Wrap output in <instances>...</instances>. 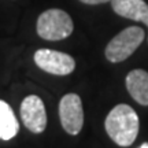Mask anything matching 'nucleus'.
Listing matches in <instances>:
<instances>
[{"label": "nucleus", "instance_id": "nucleus-1", "mask_svg": "<svg viewBox=\"0 0 148 148\" xmlns=\"http://www.w3.org/2000/svg\"><path fill=\"white\" fill-rule=\"evenodd\" d=\"M104 126L114 143L121 147H129L138 134V115L130 106L118 104L108 112Z\"/></svg>", "mask_w": 148, "mask_h": 148}, {"label": "nucleus", "instance_id": "nucleus-2", "mask_svg": "<svg viewBox=\"0 0 148 148\" xmlns=\"http://www.w3.org/2000/svg\"><path fill=\"white\" fill-rule=\"evenodd\" d=\"M37 34L49 41L63 40L73 33V19L63 10L51 8L44 11L37 19Z\"/></svg>", "mask_w": 148, "mask_h": 148}, {"label": "nucleus", "instance_id": "nucleus-3", "mask_svg": "<svg viewBox=\"0 0 148 148\" xmlns=\"http://www.w3.org/2000/svg\"><path fill=\"white\" fill-rule=\"evenodd\" d=\"M145 32L138 26H129L118 33L106 47V58L111 63H119L132 55L144 41Z\"/></svg>", "mask_w": 148, "mask_h": 148}, {"label": "nucleus", "instance_id": "nucleus-4", "mask_svg": "<svg viewBox=\"0 0 148 148\" xmlns=\"http://www.w3.org/2000/svg\"><path fill=\"white\" fill-rule=\"evenodd\" d=\"M59 118L64 132L75 136L84 126V108L82 101L77 93H67L59 103Z\"/></svg>", "mask_w": 148, "mask_h": 148}, {"label": "nucleus", "instance_id": "nucleus-5", "mask_svg": "<svg viewBox=\"0 0 148 148\" xmlns=\"http://www.w3.org/2000/svg\"><path fill=\"white\" fill-rule=\"evenodd\" d=\"M34 63L41 70L55 75H67L75 69V60L70 55L47 48L34 52Z\"/></svg>", "mask_w": 148, "mask_h": 148}, {"label": "nucleus", "instance_id": "nucleus-6", "mask_svg": "<svg viewBox=\"0 0 148 148\" xmlns=\"http://www.w3.org/2000/svg\"><path fill=\"white\" fill-rule=\"evenodd\" d=\"M23 125L33 133H42L47 126V112L42 100L36 95L26 96L21 103Z\"/></svg>", "mask_w": 148, "mask_h": 148}, {"label": "nucleus", "instance_id": "nucleus-7", "mask_svg": "<svg viewBox=\"0 0 148 148\" xmlns=\"http://www.w3.org/2000/svg\"><path fill=\"white\" fill-rule=\"evenodd\" d=\"M111 7L118 15L143 22L148 27V4L144 0H111Z\"/></svg>", "mask_w": 148, "mask_h": 148}, {"label": "nucleus", "instance_id": "nucleus-8", "mask_svg": "<svg viewBox=\"0 0 148 148\" xmlns=\"http://www.w3.org/2000/svg\"><path fill=\"white\" fill-rule=\"evenodd\" d=\"M126 89L141 106H148V73L145 70H132L126 75Z\"/></svg>", "mask_w": 148, "mask_h": 148}, {"label": "nucleus", "instance_id": "nucleus-9", "mask_svg": "<svg viewBox=\"0 0 148 148\" xmlns=\"http://www.w3.org/2000/svg\"><path fill=\"white\" fill-rule=\"evenodd\" d=\"M19 130V123L15 114L4 100H0V138L11 140Z\"/></svg>", "mask_w": 148, "mask_h": 148}, {"label": "nucleus", "instance_id": "nucleus-10", "mask_svg": "<svg viewBox=\"0 0 148 148\" xmlns=\"http://www.w3.org/2000/svg\"><path fill=\"white\" fill-rule=\"evenodd\" d=\"M81 3H85V4H101V3H107V1H111V0H79Z\"/></svg>", "mask_w": 148, "mask_h": 148}, {"label": "nucleus", "instance_id": "nucleus-11", "mask_svg": "<svg viewBox=\"0 0 148 148\" xmlns=\"http://www.w3.org/2000/svg\"><path fill=\"white\" fill-rule=\"evenodd\" d=\"M138 148H148V143H143Z\"/></svg>", "mask_w": 148, "mask_h": 148}]
</instances>
